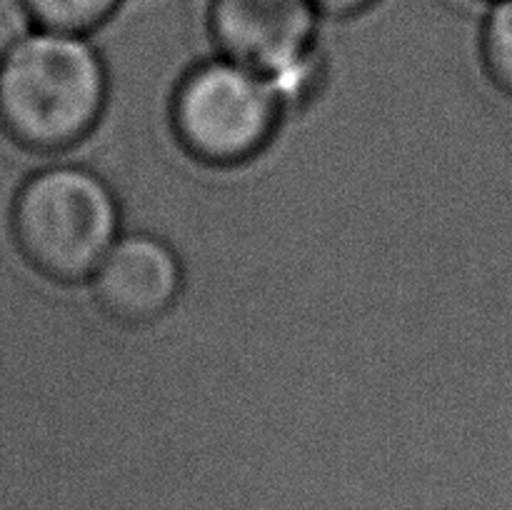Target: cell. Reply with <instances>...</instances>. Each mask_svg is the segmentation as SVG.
Instances as JSON below:
<instances>
[{"instance_id": "6", "label": "cell", "mask_w": 512, "mask_h": 510, "mask_svg": "<svg viewBox=\"0 0 512 510\" xmlns=\"http://www.w3.org/2000/svg\"><path fill=\"white\" fill-rule=\"evenodd\" d=\"M123 0H25L35 28L88 35L108 23Z\"/></svg>"}, {"instance_id": "1", "label": "cell", "mask_w": 512, "mask_h": 510, "mask_svg": "<svg viewBox=\"0 0 512 510\" xmlns=\"http://www.w3.org/2000/svg\"><path fill=\"white\" fill-rule=\"evenodd\" d=\"M105 103L108 70L85 35L33 28L0 60V130L30 153L83 143Z\"/></svg>"}, {"instance_id": "4", "label": "cell", "mask_w": 512, "mask_h": 510, "mask_svg": "<svg viewBox=\"0 0 512 510\" xmlns=\"http://www.w3.org/2000/svg\"><path fill=\"white\" fill-rule=\"evenodd\" d=\"M320 18L313 0H210L208 28L223 58L285 85L310 60Z\"/></svg>"}, {"instance_id": "7", "label": "cell", "mask_w": 512, "mask_h": 510, "mask_svg": "<svg viewBox=\"0 0 512 510\" xmlns=\"http://www.w3.org/2000/svg\"><path fill=\"white\" fill-rule=\"evenodd\" d=\"M480 55L495 88L512 98V0H493L480 33Z\"/></svg>"}, {"instance_id": "5", "label": "cell", "mask_w": 512, "mask_h": 510, "mask_svg": "<svg viewBox=\"0 0 512 510\" xmlns=\"http://www.w3.org/2000/svg\"><path fill=\"white\" fill-rule=\"evenodd\" d=\"M95 303L115 323L150 325L183 293V265L173 245L155 235H125L90 278Z\"/></svg>"}, {"instance_id": "3", "label": "cell", "mask_w": 512, "mask_h": 510, "mask_svg": "<svg viewBox=\"0 0 512 510\" xmlns=\"http://www.w3.org/2000/svg\"><path fill=\"white\" fill-rule=\"evenodd\" d=\"M285 85L223 58L195 65L173 93L170 123L185 153L213 168L258 158L283 120Z\"/></svg>"}, {"instance_id": "9", "label": "cell", "mask_w": 512, "mask_h": 510, "mask_svg": "<svg viewBox=\"0 0 512 510\" xmlns=\"http://www.w3.org/2000/svg\"><path fill=\"white\" fill-rule=\"evenodd\" d=\"M315 8L320 15H328V18H355V15L365 13V10L373 8L378 0H313Z\"/></svg>"}, {"instance_id": "8", "label": "cell", "mask_w": 512, "mask_h": 510, "mask_svg": "<svg viewBox=\"0 0 512 510\" xmlns=\"http://www.w3.org/2000/svg\"><path fill=\"white\" fill-rule=\"evenodd\" d=\"M35 28L25 0H0V60Z\"/></svg>"}, {"instance_id": "2", "label": "cell", "mask_w": 512, "mask_h": 510, "mask_svg": "<svg viewBox=\"0 0 512 510\" xmlns=\"http://www.w3.org/2000/svg\"><path fill=\"white\" fill-rule=\"evenodd\" d=\"M20 255L43 278L83 283L120 240V205L98 173L53 165L28 175L10 208Z\"/></svg>"}]
</instances>
